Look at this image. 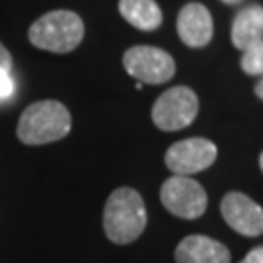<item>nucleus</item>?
<instances>
[{
	"label": "nucleus",
	"mask_w": 263,
	"mask_h": 263,
	"mask_svg": "<svg viewBox=\"0 0 263 263\" xmlns=\"http://www.w3.org/2000/svg\"><path fill=\"white\" fill-rule=\"evenodd\" d=\"M146 207L133 187H117L104 207V232L113 244H131L146 228Z\"/></svg>",
	"instance_id": "nucleus-1"
},
{
	"label": "nucleus",
	"mask_w": 263,
	"mask_h": 263,
	"mask_svg": "<svg viewBox=\"0 0 263 263\" xmlns=\"http://www.w3.org/2000/svg\"><path fill=\"white\" fill-rule=\"evenodd\" d=\"M72 127V117L57 100H43L28 105L18 121L16 135L24 144L39 146L65 139Z\"/></svg>",
	"instance_id": "nucleus-2"
},
{
	"label": "nucleus",
	"mask_w": 263,
	"mask_h": 263,
	"mask_svg": "<svg viewBox=\"0 0 263 263\" xmlns=\"http://www.w3.org/2000/svg\"><path fill=\"white\" fill-rule=\"evenodd\" d=\"M29 41L33 47L49 53H70L84 39V22L70 10H53L35 20L29 28Z\"/></svg>",
	"instance_id": "nucleus-3"
},
{
	"label": "nucleus",
	"mask_w": 263,
	"mask_h": 263,
	"mask_svg": "<svg viewBox=\"0 0 263 263\" xmlns=\"http://www.w3.org/2000/svg\"><path fill=\"white\" fill-rule=\"evenodd\" d=\"M199 98L187 86H174L166 90L152 105V121L160 131H181L195 121Z\"/></svg>",
	"instance_id": "nucleus-4"
},
{
	"label": "nucleus",
	"mask_w": 263,
	"mask_h": 263,
	"mask_svg": "<svg viewBox=\"0 0 263 263\" xmlns=\"http://www.w3.org/2000/svg\"><path fill=\"white\" fill-rule=\"evenodd\" d=\"M160 201L178 218L193 220L207 211V191L191 176H172L160 187Z\"/></svg>",
	"instance_id": "nucleus-5"
},
{
	"label": "nucleus",
	"mask_w": 263,
	"mask_h": 263,
	"mask_svg": "<svg viewBox=\"0 0 263 263\" xmlns=\"http://www.w3.org/2000/svg\"><path fill=\"white\" fill-rule=\"evenodd\" d=\"M123 66L127 74L144 84H164L176 74V61L168 51L151 45H135L123 55Z\"/></svg>",
	"instance_id": "nucleus-6"
},
{
	"label": "nucleus",
	"mask_w": 263,
	"mask_h": 263,
	"mask_svg": "<svg viewBox=\"0 0 263 263\" xmlns=\"http://www.w3.org/2000/svg\"><path fill=\"white\" fill-rule=\"evenodd\" d=\"M218 151L209 139L193 137L172 144L166 151V166L174 176H193L215 164Z\"/></svg>",
	"instance_id": "nucleus-7"
},
{
	"label": "nucleus",
	"mask_w": 263,
	"mask_h": 263,
	"mask_svg": "<svg viewBox=\"0 0 263 263\" xmlns=\"http://www.w3.org/2000/svg\"><path fill=\"white\" fill-rule=\"evenodd\" d=\"M220 213L226 224L246 238L263 234V209L240 191H228L220 201Z\"/></svg>",
	"instance_id": "nucleus-8"
},
{
	"label": "nucleus",
	"mask_w": 263,
	"mask_h": 263,
	"mask_svg": "<svg viewBox=\"0 0 263 263\" xmlns=\"http://www.w3.org/2000/svg\"><path fill=\"white\" fill-rule=\"evenodd\" d=\"M178 35L191 49L207 47L213 39V16L205 4L189 2L178 14Z\"/></svg>",
	"instance_id": "nucleus-9"
},
{
	"label": "nucleus",
	"mask_w": 263,
	"mask_h": 263,
	"mask_svg": "<svg viewBox=\"0 0 263 263\" xmlns=\"http://www.w3.org/2000/svg\"><path fill=\"white\" fill-rule=\"evenodd\" d=\"M176 263H230V250L209 236H185L176 248Z\"/></svg>",
	"instance_id": "nucleus-10"
},
{
	"label": "nucleus",
	"mask_w": 263,
	"mask_h": 263,
	"mask_svg": "<svg viewBox=\"0 0 263 263\" xmlns=\"http://www.w3.org/2000/svg\"><path fill=\"white\" fill-rule=\"evenodd\" d=\"M232 45L240 51L263 37V6L248 4L236 14L232 22Z\"/></svg>",
	"instance_id": "nucleus-11"
},
{
	"label": "nucleus",
	"mask_w": 263,
	"mask_h": 263,
	"mask_svg": "<svg viewBox=\"0 0 263 263\" xmlns=\"http://www.w3.org/2000/svg\"><path fill=\"white\" fill-rule=\"evenodd\" d=\"M119 14L141 31L158 29L164 20L156 0H119Z\"/></svg>",
	"instance_id": "nucleus-12"
},
{
	"label": "nucleus",
	"mask_w": 263,
	"mask_h": 263,
	"mask_svg": "<svg viewBox=\"0 0 263 263\" xmlns=\"http://www.w3.org/2000/svg\"><path fill=\"white\" fill-rule=\"evenodd\" d=\"M240 66L246 74L263 76V37L244 49L242 59H240Z\"/></svg>",
	"instance_id": "nucleus-13"
},
{
	"label": "nucleus",
	"mask_w": 263,
	"mask_h": 263,
	"mask_svg": "<svg viewBox=\"0 0 263 263\" xmlns=\"http://www.w3.org/2000/svg\"><path fill=\"white\" fill-rule=\"evenodd\" d=\"M16 96V80L10 70H0V105L8 104Z\"/></svg>",
	"instance_id": "nucleus-14"
},
{
	"label": "nucleus",
	"mask_w": 263,
	"mask_h": 263,
	"mask_svg": "<svg viewBox=\"0 0 263 263\" xmlns=\"http://www.w3.org/2000/svg\"><path fill=\"white\" fill-rule=\"evenodd\" d=\"M12 66H14V59L6 49V45L0 43V70H10L12 72Z\"/></svg>",
	"instance_id": "nucleus-15"
},
{
	"label": "nucleus",
	"mask_w": 263,
	"mask_h": 263,
	"mask_svg": "<svg viewBox=\"0 0 263 263\" xmlns=\"http://www.w3.org/2000/svg\"><path fill=\"white\" fill-rule=\"evenodd\" d=\"M240 263H263V246H257L254 250H250L248 255Z\"/></svg>",
	"instance_id": "nucleus-16"
},
{
	"label": "nucleus",
	"mask_w": 263,
	"mask_h": 263,
	"mask_svg": "<svg viewBox=\"0 0 263 263\" xmlns=\"http://www.w3.org/2000/svg\"><path fill=\"white\" fill-rule=\"evenodd\" d=\"M255 96H257L259 100H263V78L255 84Z\"/></svg>",
	"instance_id": "nucleus-17"
},
{
	"label": "nucleus",
	"mask_w": 263,
	"mask_h": 263,
	"mask_svg": "<svg viewBox=\"0 0 263 263\" xmlns=\"http://www.w3.org/2000/svg\"><path fill=\"white\" fill-rule=\"evenodd\" d=\"M222 2H224V4H228V6H232V4H240L242 0H222Z\"/></svg>",
	"instance_id": "nucleus-18"
},
{
	"label": "nucleus",
	"mask_w": 263,
	"mask_h": 263,
	"mask_svg": "<svg viewBox=\"0 0 263 263\" xmlns=\"http://www.w3.org/2000/svg\"><path fill=\"white\" fill-rule=\"evenodd\" d=\"M259 168H261V172H263V152H261V156H259Z\"/></svg>",
	"instance_id": "nucleus-19"
}]
</instances>
